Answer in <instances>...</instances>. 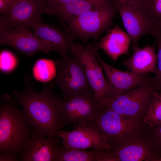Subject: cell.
<instances>
[{
    "instance_id": "cell-6",
    "label": "cell",
    "mask_w": 161,
    "mask_h": 161,
    "mask_svg": "<svg viewBox=\"0 0 161 161\" xmlns=\"http://www.w3.org/2000/svg\"><path fill=\"white\" fill-rule=\"evenodd\" d=\"M160 90L153 77L148 83L112 97L101 105L122 115L140 119L146 112L154 92Z\"/></svg>"
},
{
    "instance_id": "cell-26",
    "label": "cell",
    "mask_w": 161,
    "mask_h": 161,
    "mask_svg": "<svg viewBox=\"0 0 161 161\" xmlns=\"http://www.w3.org/2000/svg\"><path fill=\"white\" fill-rule=\"evenodd\" d=\"M71 0H43L45 6V13L64 4Z\"/></svg>"
},
{
    "instance_id": "cell-15",
    "label": "cell",
    "mask_w": 161,
    "mask_h": 161,
    "mask_svg": "<svg viewBox=\"0 0 161 161\" xmlns=\"http://www.w3.org/2000/svg\"><path fill=\"white\" fill-rule=\"evenodd\" d=\"M61 143L60 140L49 137L35 129L21 156V161H55L58 150Z\"/></svg>"
},
{
    "instance_id": "cell-29",
    "label": "cell",
    "mask_w": 161,
    "mask_h": 161,
    "mask_svg": "<svg viewBox=\"0 0 161 161\" xmlns=\"http://www.w3.org/2000/svg\"><path fill=\"white\" fill-rule=\"evenodd\" d=\"M0 155V161H20L19 157L10 153H5Z\"/></svg>"
},
{
    "instance_id": "cell-1",
    "label": "cell",
    "mask_w": 161,
    "mask_h": 161,
    "mask_svg": "<svg viewBox=\"0 0 161 161\" xmlns=\"http://www.w3.org/2000/svg\"><path fill=\"white\" fill-rule=\"evenodd\" d=\"M25 88L22 92H12L11 96L23 108L29 122L36 129L51 138L60 140L58 131L62 128L57 109L60 98L54 94L50 84L36 92L30 78H24Z\"/></svg>"
},
{
    "instance_id": "cell-11",
    "label": "cell",
    "mask_w": 161,
    "mask_h": 161,
    "mask_svg": "<svg viewBox=\"0 0 161 161\" xmlns=\"http://www.w3.org/2000/svg\"><path fill=\"white\" fill-rule=\"evenodd\" d=\"M114 4L131 38V47H138L140 38L156 27L155 24L141 7L124 1H116Z\"/></svg>"
},
{
    "instance_id": "cell-7",
    "label": "cell",
    "mask_w": 161,
    "mask_h": 161,
    "mask_svg": "<svg viewBox=\"0 0 161 161\" xmlns=\"http://www.w3.org/2000/svg\"><path fill=\"white\" fill-rule=\"evenodd\" d=\"M97 42L83 46L75 44L70 53L80 62L93 91L95 97L100 104L111 95L112 89L104 77L102 67L95 55Z\"/></svg>"
},
{
    "instance_id": "cell-9",
    "label": "cell",
    "mask_w": 161,
    "mask_h": 161,
    "mask_svg": "<svg viewBox=\"0 0 161 161\" xmlns=\"http://www.w3.org/2000/svg\"><path fill=\"white\" fill-rule=\"evenodd\" d=\"M58 134L62 139V146L66 148L85 150L92 148L106 152L112 145L109 139L90 123L71 131L59 130Z\"/></svg>"
},
{
    "instance_id": "cell-12",
    "label": "cell",
    "mask_w": 161,
    "mask_h": 161,
    "mask_svg": "<svg viewBox=\"0 0 161 161\" xmlns=\"http://www.w3.org/2000/svg\"><path fill=\"white\" fill-rule=\"evenodd\" d=\"M43 0H24L7 12L1 13L0 22L8 28L24 27L32 28L45 13Z\"/></svg>"
},
{
    "instance_id": "cell-30",
    "label": "cell",
    "mask_w": 161,
    "mask_h": 161,
    "mask_svg": "<svg viewBox=\"0 0 161 161\" xmlns=\"http://www.w3.org/2000/svg\"><path fill=\"white\" fill-rule=\"evenodd\" d=\"M114 3L119 1H124L131 3L135 5L141 7V0H113Z\"/></svg>"
},
{
    "instance_id": "cell-21",
    "label": "cell",
    "mask_w": 161,
    "mask_h": 161,
    "mask_svg": "<svg viewBox=\"0 0 161 161\" xmlns=\"http://www.w3.org/2000/svg\"><path fill=\"white\" fill-rule=\"evenodd\" d=\"M56 69L55 62L53 60L41 59L35 63L32 68V74L36 80L47 82L55 78Z\"/></svg>"
},
{
    "instance_id": "cell-3",
    "label": "cell",
    "mask_w": 161,
    "mask_h": 161,
    "mask_svg": "<svg viewBox=\"0 0 161 161\" xmlns=\"http://www.w3.org/2000/svg\"><path fill=\"white\" fill-rule=\"evenodd\" d=\"M117 12L113 3L101 5L68 21L64 30L85 44L91 39L96 41L113 27L112 20Z\"/></svg>"
},
{
    "instance_id": "cell-17",
    "label": "cell",
    "mask_w": 161,
    "mask_h": 161,
    "mask_svg": "<svg viewBox=\"0 0 161 161\" xmlns=\"http://www.w3.org/2000/svg\"><path fill=\"white\" fill-rule=\"evenodd\" d=\"M155 47V44L153 46L146 45L143 48L131 47L134 53L130 58L123 62V65L126 67L128 70L136 74L143 75L151 73L156 74L157 54Z\"/></svg>"
},
{
    "instance_id": "cell-20",
    "label": "cell",
    "mask_w": 161,
    "mask_h": 161,
    "mask_svg": "<svg viewBox=\"0 0 161 161\" xmlns=\"http://www.w3.org/2000/svg\"><path fill=\"white\" fill-rule=\"evenodd\" d=\"M107 158L105 152L101 150L66 148L61 145L58 150L55 161H106Z\"/></svg>"
},
{
    "instance_id": "cell-19",
    "label": "cell",
    "mask_w": 161,
    "mask_h": 161,
    "mask_svg": "<svg viewBox=\"0 0 161 161\" xmlns=\"http://www.w3.org/2000/svg\"><path fill=\"white\" fill-rule=\"evenodd\" d=\"M113 3V0H71L46 13L54 15L61 24L87 12L101 5Z\"/></svg>"
},
{
    "instance_id": "cell-32",
    "label": "cell",
    "mask_w": 161,
    "mask_h": 161,
    "mask_svg": "<svg viewBox=\"0 0 161 161\" xmlns=\"http://www.w3.org/2000/svg\"><path fill=\"white\" fill-rule=\"evenodd\" d=\"M158 161H161V157L158 159Z\"/></svg>"
},
{
    "instance_id": "cell-31",
    "label": "cell",
    "mask_w": 161,
    "mask_h": 161,
    "mask_svg": "<svg viewBox=\"0 0 161 161\" xmlns=\"http://www.w3.org/2000/svg\"><path fill=\"white\" fill-rule=\"evenodd\" d=\"M13 3V6L17 4L20 2L24 0H12Z\"/></svg>"
},
{
    "instance_id": "cell-23",
    "label": "cell",
    "mask_w": 161,
    "mask_h": 161,
    "mask_svg": "<svg viewBox=\"0 0 161 161\" xmlns=\"http://www.w3.org/2000/svg\"><path fill=\"white\" fill-rule=\"evenodd\" d=\"M141 7L156 27L161 24V0H141Z\"/></svg>"
},
{
    "instance_id": "cell-27",
    "label": "cell",
    "mask_w": 161,
    "mask_h": 161,
    "mask_svg": "<svg viewBox=\"0 0 161 161\" xmlns=\"http://www.w3.org/2000/svg\"><path fill=\"white\" fill-rule=\"evenodd\" d=\"M154 128L153 141L157 149L161 150V124L156 126Z\"/></svg>"
},
{
    "instance_id": "cell-8",
    "label": "cell",
    "mask_w": 161,
    "mask_h": 161,
    "mask_svg": "<svg viewBox=\"0 0 161 161\" xmlns=\"http://www.w3.org/2000/svg\"><path fill=\"white\" fill-rule=\"evenodd\" d=\"M55 64L57 71L54 81L62 91V97L93 91L75 56L67 54Z\"/></svg>"
},
{
    "instance_id": "cell-33",
    "label": "cell",
    "mask_w": 161,
    "mask_h": 161,
    "mask_svg": "<svg viewBox=\"0 0 161 161\" xmlns=\"http://www.w3.org/2000/svg\"><path fill=\"white\" fill-rule=\"evenodd\" d=\"M158 27L161 28V24L160 26H159Z\"/></svg>"
},
{
    "instance_id": "cell-13",
    "label": "cell",
    "mask_w": 161,
    "mask_h": 161,
    "mask_svg": "<svg viewBox=\"0 0 161 161\" xmlns=\"http://www.w3.org/2000/svg\"><path fill=\"white\" fill-rule=\"evenodd\" d=\"M97 42L95 51L96 56L104 71L106 80L112 89L109 98L113 96L123 93L139 86L150 81L153 77L148 74L139 75L128 70L124 71L118 69L106 64L99 54L100 49Z\"/></svg>"
},
{
    "instance_id": "cell-34",
    "label": "cell",
    "mask_w": 161,
    "mask_h": 161,
    "mask_svg": "<svg viewBox=\"0 0 161 161\" xmlns=\"http://www.w3.org/2000/svg\"></svg>"
},
{
    "instance_id": "cell-24",
    "label": "cell",
    "mask_w": 161,
    "mask_h": 161,
    "mask_svg": "<svg viewBox=\"0 0 161 161\" xmlns=\"http://www.w3.org/2000/svg\"><path fill=\"white\" fill-rule=\"evenodd\" d=\"M0 70L5 73L13 71L18 64L16 56L12 52L7 50H3L0 52Z\"/></svg>"
},
{
    "instance_id": "cell-5",
    "label": "cell",
    "mask_w": 161,
    "mask_h": 161,
    "mask_svg": "<svg viewBox=\"0 0 161 161\" xmlns=\"http://www.w3.org/2000/svg\"><path fill=\"white\" fill-rule=\"evenodd\" d=\"M101 106L93 91L60 98L57 109L62 128L69 124L73 125V129L86 125Z\"/></svg>"
},
{
    "instance_id": "cell-22",
    "label": "cell",
    "mask_w": 161,
    "mask_h": 161,
    "mask_svg": "<svg viewBox=\"0 0 161 161\" xmlns=\"http://www.w3.org/2000/svg\"><path fill=\"white\" fill-rule=\"evenodd\" d=\"M145 114L143 123L150 127L161 124V90L155 92Z\"/></svg>"
},
{
    "instance_id": "cell-2",
    "label": "cell",
    "mask_w": 161,
    "mask_h": 161,
    "mask_svg": "<svg viewBox=\"0 0 161 161\" xmlns=\"http://www.w3.org/2000/svg\"><path fill=\"white\" fill-rule=\"evenodd\" d=\"M18 103L8 94L1 98L0 154L10 153L20 160L35 129Z\"/></svg>"
},
{
    "instance_id": "cell-14",
    "label": "cell",
    "mask_w": 161,
    "mask_h": 161,
    "mask_svg": "<svg viewBox=\"0 0 161 161\" xmlns=\"http://www.w3.org/2000/svg\"><path fill=\"white\" fill-rule=\"evenodd\" d=\"M140 137L120 144H112L106 153L116 161H158L155 148ZM157 149V148H156Z\"/></svg>"
},
{
    "instance_id": "cell-10",
    "label": "cell",
    "mask_w": 161,
    "mask_h": 161,
    "mask_svg": "<svg viewBox=\"0 0 161 161\" xmlns=\"http://www.w3.org/2000/svg\"><path fill=\"white\" fill-rule=\"evenodd\" d=\"M0 44L13 47L28 56L38 52L49 53L52 50L47 43L27 27L8 28L0 23Z\"/></svg>"
},
{
    "instance_id": "cell-18",
    "label": "cell",
    "mask_w": 161,
    "mask_h": 161,
    "mask_svg": "<svg viewBox=\"0 0 161 161\" xmlns=\"http://www.w3.org/2000/svg\"><path fill=\"white\" fill-rule=\"evenodd\" d=\"M131 42L127 32L120 27L114 25L101 38L99 46L115 62L121 55L129 54V48Z\"/></svg>"
},
{
    "instance_id": "cell-16",
    "label": "cell",
    "mask_w": 161,
    "mask_h": 161,
    "mask_svg": "<svg viewBox=\"0 0 161 161\" xmlns=\"http://www.w3.org/2000/svg\"><path fill=\"white\" fill-rule=\"evenodd\" d=\"M32 28L38 38L50 46L52 51L57 52L62 56L71 52L75 44V39L65 31L44 22L41 18Z\"/></svg>"
},
{
    "instance_id": "cell-25",
    "label": "cell",
    "mask_w": 161,
    "mask_h": 161,
    "mask_svg": "<svg viewBox=\"0 0 161 161\" xmlns=\"http://www.w3.org/2000/svg\"><path fill=\"white\" fill-rule=\"evenodd\" d=\"M156 40L158 48L157 54V72L153 79L161 89V28L157 27L150 33Z\"/></svg>"
},
{
    "instance_id": "cell-4",
    "label": "cell",
    "mask_w": 161,
    "mask_h": 161,
    "mask_svg": "<svg viewBox=\"0 0 161 161\" xmlns=\"http://www.w3.org/2000/svg\"><path fill=\"white\" fill-rule=\"evenodd\" d=\"M90 123L112 144L123 143L140 137L143 131L140 118L122 115L102 106Z\"/></svg>"
},
{
    "instance_id": "cell-28",
    "label": "cell",
    "mask_w": 161,
    "mask_h": 161,
    "mask_svg": "<svg viewBox=\"0 0 161 161\" xmlns=\"http://www.w3.org/2000/svg\"><path fill=\"white\" fill-rule=\"evenodd\" d=\"M13 6L12 0H0V11L1 13L7 12Z\"/></svg>"
}]
</instances>
